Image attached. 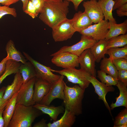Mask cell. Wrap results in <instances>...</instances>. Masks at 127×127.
Masks as SVG:
<instances>
[{
	"label": "cell",
	"mask_w": 127,
	"mask_h": 127,
	"mask_svg": "<svg viewBox=\"0 0 127 127\" xmlns=\"http://www.w3.org/2000/svg\"><path fill=\"white\" fill-rule=\"evenodd\" d=\"M69 2L67 0L45 2L40 13L39 19L46 25L52 28L67 18Z\"/></svg>",
	"instance_id": "obj_1"
},
{
	"label": "cell",
	"mask_w": 127,
	"mask_h": 127,
	"mask_svg": "<svg viewBox=\"0 0 127 127\" xmlns=\"http://www.w3.org/2000/svg\"><path fill=\"white\" fill-rule=\"evenodd\" d=\"M42 112L33 106L16 104L8 127H31L36 119Z\"/></svg>",
	"instance_id": "obj_2"
},
{
	"label": "cell",
	"mask_w": 127,
	"mask_h": 127,
	"mask_svg": "<svg viewBox=\"0 0 127 127\" xmlns=\"http://www.w3.org/2000/svg\"><path fill=\"white\" fill-rule=\"evenodd\" d=\"M85 90L79 85L71 87L64 83L63 101L65 106L75 116L82 113V102Z\"/></svg>",
	"instance_id": "obj_3"
},
{
	"label": "cell",
	"mask_w": 127,
	"mask_h": 127,
	"mask_svg": "<svg viewBox=\"0 0 127 127\" xmlns=\"http://www.w3.org/2000/svg\"><path fill=\"white\" fill-rule=\"evenodd\" d=\"M53 72L58 73L61 75L65 76L68 81L74 84H78L82 88L85 89L90 83L88 80L91 75L84 70L80 68L77 69L72 67L64 69L62 70H57L52 69Z\"/></svg>",
	"instance_id": "obj_4"
},
{
	"label": "cell",
	"mask_w": 127,
	"mask_h": 127,
	"mask_svg": "<svg viewBox=\"0 0 127 127\" xmlns=\"http://www.w3.org/2000/svg\"><path fill=\"white\" fill-rule=\"evenodd\" d=\"M24 55L27 60L30 62L34 67L36 77L50 83H55L60 78L61 75L53 74L50 67L45 66L34 59L27 53L23 52Z\"/></svg>",
	"instance_id": "obj_5"
},
{
	"label": "cell",
	"mask_w": 127,
	"mask_h": 127,
	"mask_svg": "<svg viewBox=\"0 0 127 127\" xmlns=\"http://www.w3.org/2000/svg\"><path fill=\"white\" fill-rule=\"evenodd\" d=\"M52 36L54 41L59 42L71 39L76 31L71 19L67 18L52 28Z\"/></svg>",
	"instance_id": "obj_6"
},
{
	"label": "cell",
	"mask_w": 127,
	"mask_h": 127,
	"mask_svg": "<svg viewBox=\"0 0 127 127\" xmlns=\"http://www.w3.org/2000/svg\"><path fill=\"white\" fill-rule=\"evenodd\" d=\"M97 41L91 37L82 35L78 42L71 46H64L50 56L53 57L60 53L67 52L78 56L85 50L90 48Z\"/></svg>",
	"instance_id": "obj_7"
},
{
	"label": "cell",
	"mask_w": 127,
	"mask_h": 127,
	"mask_svg": "<svg viewBox=\"0 0 127 127\" xmlns=\"http://www.w3.org/2000/svg\"><path fill=\"white\" fill-rule=\"evenodd\" d=\"M36 77L22 84L18 92L16 104L26 106H33L35 103L33 100L34 85Z\"/></svg>",
	"instance_id": "obj_8"
},
{
	"label": "cell",
	"mask_w": 127,
	"mask_h": 127,
	"mask_svg": "<svg viewBox=\"0 0 127 127\" xmlns=\"http://www.w3.org/2000/svg\"><path fill=\"white\" fill-rule=\"evenodd\" d=\"M109 28L108 22L103 20L79 33L82 35L91 37L98 41L105 39Z\"/></svg>",
	"instance_id": "obj_9"
},
{
	"label": "cell",
	"mask_w": 127,
	"mask_h": 127,
	"mask_svg": "<svg viewBox=\"0 0 127 127\" xmlns=\"http://www.w3.org/2000/svg\"><path fill=\"white\" fill-rule=\"evenodd\" d=\"M64 78V76L61 75L58 80L51 85L48 93L43 98L40 103L50 106L51 103L55 99H59L64 100L65 83L63 80Z\"/></svg>",
	"instance_id": "obj_10"
},
{
	"label": "cell",
	"mask_w": 127,
	"mask_h": 127,
	"mask_svg": "<svg viewBox=\"0 0 127 127\" xmlns=\"http://www.w3.org/2000/svg\"><path fill=\"white\" fill-rule=\"evenodd\" d=\"M52 62L57 66L65 68L78 67V56L67 52L60 53L53 57Z\"/></svg>",
	"instance_id": "obj_11"
},
{
	"label": "cell",
	"mask_w": 127,
	"mask_h": 127,
	"mask_svg": "<svg viewBox=\"0 0 127 127\" xmlns=\"http://www.w3.org/2000/svg\"><path fill=\"white\" fill-rule=\"evenodd\" d=\"M15 74L12 83L6 87L0 102V110L4 108L10 99L19 91L23 84L22 77L20 73L18 71Z\"/></svg>",
	"instance_id": "obj_12"
},
{
	"label": "cell",
	"mask_w": 127,
	"mask_h": 127,
	"mask_svg": "<svg viewBox=\"0 0 127 127\" xmlns=\"http://www.w3.org/2000/svg\"><path fill=\"white\" fill-rule=\"evenodd\" d=\"M78 62L80 68L96 78L95 61L90 48L85 50L78 56Z\"/></svg>",
	"instance_id": "obj_13"
},
{
	"label": "cell",
	"mask_w": 127,
	"mask_h": 127,
	"mask_svg": "<svg viewBox=\"0 0 127 127\" xmlns=\"http://www.w3.org/2000/svg\"><path fill=\"white\" fill-rule=\"evenodd\" d=\"M88 79L93 86L95 92L99 96L98 98L103 101L106 107L112 116L111 110L106 100V96L108 92L114 91L115 90V88L112 86H107L100 82L96 78L91 75L89 77Z\"/></svg>",
	"instance_id": "obj_14"
},
{
	"label": "cell",
	"mask_w": 127,
	"mask_h": 127,
	"mask_svg": "<svg viewBox=\"0 0 127 127\" xmlns=\"http://www.w3.org/2000/svg\"><path fill=\"white\" fill-rule=\"evenodd\" d=\"M83 5L84 9V12L93 23L96 24L103 20V15L96 0L84 1Z\"/></svg>",
	"instance_id": "obj_15"
},
{
	"label": "cell",
	"mask_w": 127,
	"mask_h": 127,
	"mask_svg": "<svg viewBox=\"0 0 127 127\" xmlns=\"http://www.w3.org/2000/svg\"><path fill=\"white\" fill-rule=\"evenodd\" d=\"M51 85L48 83L36 77L33 95V100L36 103H40L48 93Z\"/></svg>",
	"instance_id": "obj_16"
},
{
	"label": "cell",
	"mask_w": 127,
	"mask_h": 127,
	"mask_svg": "<svg viewBox=\"0 0 127 127\" xmlns=\"http://www.w3.org/2000/svg\"><path fill=\"white\" fill-rule=\"evenodd\" d=\"M71 19L76 32H79L92 25L93 22L84 12L79 11L75 13Z\"/></svg>",
	"instance_id": "obj_17"
},
{
	"label": "cell",
	"mask_w": 127,
	"mask_h": 127,
	"mask_svg": "<svg viewBox=\"0 0 127 127\" xmlns=\"http://www.w3.org/2000/svg\"><path fill=\"white\" fill-rule=\"evenodd\" d=\"M76 118L75 115L65 106L63 116L59 119L53 121L52 123H48V127H71L75 123Z\"/></svg>",
	"instance_id": "obj_18"
},
{
	"label": "cell",
	"mask_w": 127,
	"mask_h": 127,
	"mask_svg": "<svg viewBox=\"0 0 127 127\" xmlns=\"http://www.w3.org/2000/svg\"><path fill=\"white\" fill-rule=\"evenodd\" d=\"M33 107L41 111L43 113L49 116L53 121L57 120L59 115L64 113L65 108L62 105L57 107L50 106L40 103H36Z\"/></svg>",
	"instance_id": "obj_19"
},
{
	"label": "cell",
	"mask_w": 127,
	"mask_h": 127,
	"mask_svg": "<svg viewBox=\"0 0 127 127\" xmlns=\"http://www.w3.org/2000/svg\"><path fill=\"white\" fill-rule=\"evenodd\" d=\"M109 30L105 39L107 41L114 37L127 33V20H125L121 23L117 24L111 21L108 22Z\"/></svg>",
	"instance_id": "obj_20"
},
{
	"label": "cell",
	"mask_w": 127,
	"mask_h": 127,
	"mask_svg": "<svg viewBox=\"0 0 127 127\" xmlns=\"http://www.w3.org/2000/svg\"><path fill=\"white\" fill-rule=\"evenodd\" d=\"M107 46V41L104 39L98 41L90 48L95 62L99 63L105 57Z\"/></svg>",
	"instance_id": "obj_21"
},
{
	"label": "cell",
	"mask_w": 127,
	"mask_h": 127,
	"mask_svg": "<svg viewBox=\"0 0 127 127\" xmlns=\"http://www.w3.org/2000/svg\"><path fill=\"white\" fill-rule=\"evenodd\" d=\"M8 60L24 64L27 61L24 56L16 48L13 41L10 40L7 42L5 47Z\"/></svg>",
	"instance_id": "obj_22"
},
{
	"label": "cell",
	"mask_w": 127,
	"mask_h": 127,
	"mask_svg": "<svg viewBox=\"0 0 127 127\" xmlns=\"http://www.w3.org/2000/svg\"><path fill=\"white\" fill-rule=\"evenodd\" d=\"M18 92L10 99L4 108L3 116L4 122V127H8L13 114L16 104V99Z\"/></svg>",
	"instance_id": "obj_23"
},
{
	"label": "cell",
	"mask_w": 127,
	"mask_h": 127,
	"mask_svg": "<svg viewBox=\"0 0 127 127\" xmlns=\"http://www.w3.org/2000/svg\"><path fill=\"white\" fill-rule=\"evenodd\" d=\"M97 2L102 10L104 20L116 23L112 13L114 1L113 0H98Z\"/></svg>",
	"instance_id": "obj_24"
},
{
	"label": "cell",
	"mask_w": 127,
	"mask_h": 127,
	"mask_svg": "<svg viewBox=\"0 0 127 127\" xmlns=\"http://www.w3.org/2000/svg\"><path fill=\"white\" fill-rule=\"evenodd\" d=\"M119 91V96L116 98V101L114 103H112L110 105L111 110L118 107L123 106L127 108V88L121 81L118 80L116 85Z\"/></svg>",
	"instance_id": "obj_25"
},
{
	"label": "cell",
	"mask_w": 127,
	"mask_h": 127,
	"mask_svg": "<svg viewBox=\"0 0 127 127\" xmlns=\"http://www.w3.org/2000/svg\"><path fill=\"white\" fill-rule=\"evenodd\" d=\"M19 71L22 77L23 84L36 77V72L34 66L29 61L24 64H21L19 68Z\"/></svg>",
	"instance_id": "obj_26"
},
{
	"label": "cell",
	"mask_w": 127,
	"mask_h": 127,
	"mask_svg": "<svg viewBox=\"0 0 127 127\" xmlns=\"http://www.w3.org/2000/svg\"><path fill=\"white\" fill-rule=\"evenodd\" d=\"M112 59L105 57L101 61L100 70L117 79L118 71L113 64Z\"/></svg>",
	"instance_id": "obj_27"
},
{
	"label": "cell",
	"mask_w": 127,
	"mask_h": 127,
	"mask_svg": "<svg viewBox=\"0 0 127 127\" xmlns=\"http://www.w3.org/2000/svg\"><path fill=\"white\" fill-rule=\"evenodd\" d=\"M21 64L20 62L8 60L6 63L5 70L0 77V85L7 76L18 72L19 68Z\"/></svg>",
	"instance_id": "obj_28"
},
{
	"label": "cell",
	"mask_w": 127,
	"mask_h": 127,
	"mask_svg": "<svg viewBox=\"0 0 127 127\" xmlns=\"http://www.w3.org/2000/svg\"><path fill=\"white\" fill-rule=\"evenodd\" d=\"M107 41V50L111 48L123 47L127 44V34L121 35L112 38Z\"/></svg>",
	"instance_id": "obj_29"
},
{
	"label": "cell",
	"mask_w": 127,
	"mask_h": 127,
	"mask_svg": "<svg viewBox=\"0 0 127 127\" xmlns=\"http://www.w3.org/2000/svg\"><path fill=\"white\" fill-rule=\"evenodd\" d=\"M106 54L108 55L112 60L120 58L127 59V46L110 48L107 50Z\"/></svg>",
	"instance_id": "obj_30"
},
{
	"label": "cell",
	"mask_w": 127,
	"mask_h": 127,
	"mask_svg": "<svg viewBox=\"0 0 127 127\" xmlns=\"http://www.w3.org/2000/svg\"><path fill=\"white\" fill-rule=\"evenodd\" d=\"M97 77L101 82L107 86H116L117 83L118 79L112 76L107 74L101 71H97Z\"/></svg>",
	"instance_id": "obj_31"
},
{
	"label": "cell",
	"mask_w": 127,
	"mask_h": 127,
	"mask_svg": "<svg viewBox=\"0 0 127 127\" xmlns=\"http://www.w3.org/2000/svg\"><path fill=\"white\" fill-rule=\"evenodd\" d=\"M113 127L127 123V108L122 110L115 119Z\"/></svg>",
	"instance_id": "obj_32"
},
{
	"label": "cell",
	"mask_w": 127,
	"mask_h": 127,
	"mask_svg": "<svg viewBox=\"0 0 127 127\" xmlns=\"http://www.w3.org/2000/svg\"><path fill=\"white\" fill-rule=\"evenodd\" d=\"M6 15H11L14 17H16L17 14L16 9L14 8H10L5 5H0V19Z\"/></svg>",
	"instance_id": "obj_33"
},
{
	"label": "cell",
	"mask_w": 127,
	"mask_h": 127,
	"mask_svg": "<svg viewBox=\"0 0 127 127\" xmlns=\"http://www.w3.org/2000/svg\"><path fill=\"white\" fill-rule=\"evenodd\" d=\"M112 62L118 71L127 70V59L120 58L112 60Z\"/></svg>",
	"instance_id": "obj_34"
},
{
	"label": "cell",
	"mask_w": 127,
	"mask_h": 127,
	"mask_svg": "<svg viewBox=\"0 0 127 127\" xmlns=\"http://www.w3.org/2000/svg\"><path fill=\"white\" fill-rule=\"evenodd\" d=\"M24 12L28 15L33 19L37 17L38 15L35 8L30 0H29Z\"/></svg>",
	"instance_id": "obj_35"
},
{
	"label": "cell",
	"mask_w": 127,
	"mask_h": 127,
	"mask_svg": "<svg viewBox=\"0 0 127 127\" xmlns=\"http://www.w3.org/2000/svg\"><path fill=\"white\" fill-rule=\"evenodd\" d=\"M117 79L127 86V70H121L118 71Z\"/></svg>",
	"instance_id": "obj_36"
},
{
	"label": "cell",
	"mask_w": 127,
	"mask_h": 127,
	"mask_svg": "<svg viewBox=\"0 0 127 127\" xmlns=\"http://www.w3.org/2000/svg\"><path fill=\"white\" fill-rule=\"evenodd\" d=\"M34 6L37 13L39 14L44 5L45 1L44 0H30Z\"/></svg>",
	"instance_id": "obj_37"
},
{
	"label": "cell",
	"mask_w": 127,
	"mask_h": 127,
	"mask_svg": "<svg viewBox=\"0 0 127 127\" xmlns=\"http://www.w3.org/2000/svg\"><path fill=\"white\" fill-rule=\"evenodd\" d=\"M117 16L120 17L127 16V3L121 5L116 9Z\"/></svg>",
	"instance_id": "obj_38"
},
{
	"label": "cell",
	"mask_w": 127,
	"mask_h": 127,
	"mask_svg": "<svg viewBox=\"0 0 127 127\" xmlns=\"http://www.w3.org/2000/svg\"><path fill=\"white\" fill-rule=\"evenodd\" d=\"M8 60V57L7 56L0 62V77L3 74L5 70L6 63Z\"/></svg>",
	"instance_id": "obj_39"
},
{
	"label": "cell",
	"mask_w": 127,
	"mask_h": 127,
	"mask_svg": "<svg viewBox=\"0 0 127 127\" xmlns=\"http://www.w3.org/2000/svg\"><path fill=\"white\" fill-rule=\"evenodd\" d=\"M115 2V4L113 11L116 10L121 5L127 3V0H113Z\"/></svg>",
	"instance_id": "obj_40"
},
{
	"label": "cell",
	"mask_w": 127,
	"mask_h": 127,
	"mask_svg": "<svg viewBox=\"0 0 127 127\" xmlns=\"http://www.w3.org/2000/svg\"><path fill=\"white\" fill-rule=\"evenodd\" d=\"M20 0H0V4L3 5L9 6L12 4L15 3Z\"/></svg>",
	"instance_id": "obj_41"
},
{
	"label": "cell",
	"mask_w": 127,
	"mask_h": 127,
	"mask_svg": "<svg viewBox=\"0 0 127 127\" xmlns=\"http://www.w3.org/2000/svg\"><path fill=\"white\" fill-rule=\"evenodd\" d=\"M47 120L43 118L40 121L35 123L33 127H48L47 124L46 123Z\"/></svg>",
	"instance_id": "obj_42"
},
{
	"label": "cell",
	"mask_w": 127,
	"mask_h": 127,
	"mask_svg": "<svg viewBox=\"0 0 127 127\" xmlns=\"http://www.w3.org/2000/svg\"><path fill=\"white\" fill-rule=\"evenodd\" d=\"M69 2H72L73 4L75 9L76 11L80 3L84 0H67Z\"/></svg>",
	"instance_id": "obj_43"
},
{
	"label": "cell",
	"mask_w": 127,
	"mask_h": 127,
	"mask_svg": "<svg viewBox=\"0 0 127 127\" xmlns=\"http://www.w3.org/2000/svg\"><path fill=\"white\" fill-rule=\"evenodd\" d=\"M4 109L0 110V127H4V122L3 116V112Z\"/></svg>",
	"instance_id": "obj_44"
},
{
	"label": "cell",
	"mask_w": 127,
	"mask_h": 127,
	"mask_svg": "<svg viewBox=\"0 0 127 127\" xmlns=\"http://www.w3.org/2000/svg\"><path fill=\"white\" fill-rule=\"evenodd\" d=\"M6 88V87L3 86L0 89V102L4 95Z\"/></svg>",
	"instance_id": "obj_45"
},
{
	"label": "cell",
	"mask_w": 127,
	"mask_h": 127,
	"mask_svg": "<svg viewBox=\"0 0 127 127\" xmlns=\"http://www.w3.org/2000/svg\"><path fill=\"white\" fill-rule=\"evenodd\" d=\"M23 3L22 9L24 12L26 8L28 3L29 0H21Z\"/></svg>",
	"instance_id": "obj_46"
},
{
	"label": "cell",
	"mask_w": 127,
	"mask_h": 127,
	"mask_svg": "<svg viewBox=\"0 0 127 127\" xmlns=\"http://www.w3.org/2000/svg\"><path fill=\"white\" fill-rule=\"evenodd\" d=\"M45 2L47 1H57L63 0H44Z\"/></svg>",
	"instance_id": "obj_47"
},
{
	"label": "cell",
	"mask_w": 127,
	"mask_h": 127,
	"mask_svg": "<svg viewBox=\"0 0 127 127\" xmlns=\"http://www.w3.org/2000/svg\"><path fill=\"white\" fill-rule=\"evenodd\" d=\"M127 123L123 124L119 126L118 127H127Z\"/></svg>",
	"instance_id": "obj_48"
}]
</instances>
